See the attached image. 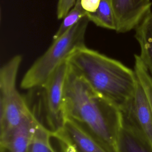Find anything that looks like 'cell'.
<instances>
[{"instance_id": "1", "label": "cell", "mask_w": 152, "mask_h": 152, "mask_svg": "<svg viewBox=\"0 0 152 152\" xmlns=\"http://www.w3.org/2000/svg\"><path fill=\"white\" fill-rule=\"evenodd\" d=\"M64 113L98 140L109 152L118 151L122 126L120 109L94 91L69 65L64 90Z\"/></svg>"}, {"instance_id": "2", "label": "cell", "mask_w": 152, "mask_h": 152, "mask_svg": "<svg viewBox=\"0 0 152 152\" xmlns=\"http://www.w3.org/2000/svg\"><path fill=\"white\" fill-rule=\"evenodd\" d=\"M66 61L72 71L120 110L133 97L138 78L120 61L86 46L75 49Z\"/></svg>"}, {"instance_id": "3", "label": "cell", "mask_w": 152, "mask_h": 152, "mask_svg": "<svg viewBox=\"0 0 152 152\" xmlns=\"http://www.w3.org/2000/svg\"><path fill=\"white\" fill-rule=\"evenodd\" d=\"M89 20L82 18L76 25L53 42L37 58L23 76L22 89L42 87L55 70L77 49L86 46L85 36Z\"/></svg>"}, {"instance_id": "4", "label": "cell", "mask_w": 152, "mask_h": 152, "mask_svg": "<svg viewBox=\"0 0 152 152\" xmlns=\"http://www.w3.org/2000/svg\"><path fill=\"white\" fill-rule=\"evenodd\" d=\"M21 61L20 55H15L0 69V141L7 139L31 112L16 86Z\"/></svg>"}, {"instance_id": "5", "label": "cell", "mask_w": 152, "mask_h": 152, "mask_svg": "<svg viewBox=\"0 0 152 152\" xmlns=\"http://www.w3.org/2000/svg\"><path fill=\"white\" fill-rule=\"evenodd\" d=\"M69 64L63 62L41 87L44 91V105L48 128L55 133L65 122L64 113V90Z\"/></svg>"}, {"instance_id": "6", "label": "cell", "mask_w": 152, "mask_h": 152, "mask_svg": "<svg viewBox=\"0 0 152 152\" xmlns=\"http://www.w3.org/2000/svg\"><path fill=\"white\" fill-rule=\"evenodd\" d=\"M121 112L122 124L137 129L152 146V109L138 80L133 97Z\"/></svg>"}, {"instance_id": "7", "label": "cell", "mask_w": 152, "mask_h": 152, "mask_svg": "<svg viewBox=\"0 0 152 152\" xmlns=\"http://www.w3.org/2000/svg\"><path fill=\"white\" fill-rule=\"evenodd\" d=\"M118 33L135 28L150 12L151 0H111Z\"/></svg>"}, {"instance_id": "8", "label": "cell", "mask_w": 152, "mask_h": 152, "mask_svg": "<svg viewBox=\"0 0 152 152\" xmlns=\"http://www.w3.org/2000/svg\"><path fill=\"white\" fill-rule=\"evenodd\" d=\"M53 134L73 152H109L93 136L69 119H66L62 128Z\"/></svg>"}, {"instance_id": "9", "label": "cell", "mask_w": 152, "mask_h": 152, "mask_svg": "<svg viewBox=\"0 0 152 152\" xmlns=\"http://www.w3.org/2000/svg\"><path fill=\"white\" fill-rule=\"evenodd\" d=\"M39 122L31 111L7 139L0 141V152H28L31 137Z\"/></svg>"}, {"instance_id": "10", "label": "cell", "mask_w": 152, "mask_h": 152, "mask_svg": "<svg viewBox=\"0 0 152 152\" xmlns=\"http://www.w3.org/2000/svg\"><path fill=\"white\" fill-rule=\"evenodd\" d=\"M28 152H73L47 126L39 122L33 132Z\"/></svg>"}, {"instance_id": "11", "label": "cell", "mask_w": 152, "mask_h": 152, "mask_svg": "<svg viewBox=\"0 0 152 152\" xmlns=\"http://www.w3.org/2000/svg\"><path fill=\"white\" fill-rule=\"evenodd\" d=\"M135 28V37L140 48L139 56L152 79V12Z\"/></svg>"}, {"instance_id": "12", "label": "cell", "mask_w": 152, "mask_h": 152, "mask_svg": "<svg viewBox=\"0 0 152 152\" xmlns=\"http://www.w3.org/2000/svg\"><path fill=\"white\" fill-rule=\"evenodd\" d=\"M118 152H152V146L135 128L122 124L118 140Z\"/></svg>"}, {"instance_id": "13", "label": "cell", "mask_w": 152, "mask_h": 152, "mask_svg": "<svg viewBox=\"0 0 152 152\" xmlns=\"http://www.w3.org/2000/svg\"><path fill=\"white\" fill-rule=\"evenodd\" d=\"M86 17L97 26L116 30V20L111 0H101L98 9L94 12L87 13Z\"/></svg>"}, {"instance_id": "14", "label": "cell", "mask_w": 152, "mask_h": 152, "mask_svg": "<svg viewBox=\"0 0 152 152\" xmlns=\"http://www.w3.org/2000/svg\"><path fill=\"white\" fill-rule=\"evenodd\" d=\"M87 12L81 7L80 0H76L74 6L62 19V21L53 36V40L63 35L76 25L82 18L86 17Z\"/></svg>"}, {"instance_id": "15", "label": "cell", "mask_w": 152, "mask_h": 152, "mask_svg": "<svg viewBox=\"0 0 152 152\" xmlns=\"http://www.w3.org/2000/svg\"><path fill=\"white\" fill-rule=\"evenodd\" d=\"M138 80L142 86L152 109V79L139 55H135L134 69Z\"/></svg>"}, {"instance_id": "16", "label": "cell", "mask_w": 152, "mask_h": 152, "mask_svg": "<svg viewBox=\"0 0 152 152\" xmlns=\"http://www.w3.org/2000/svg\"><path fill=\"white\" fill-rule=\"evenodd\" d=\"M76 0H58L56 16L58 19H63L74 6Z\"/></svg>"}, {"instance_id": "17", "label": "cell", "mask_w": 152, "mask_h": 152, "mask_svg": "<svg viewBox=\"0 0 152 152\" xmlns=\"http://www.w3.org/2000/svg\"><path fill=\"white\" fill-rule=\"evenodd\" d=\"M101 0H80L83 10L87 13L94 12L99 8Z\"/></svg>"}]
</instances>
